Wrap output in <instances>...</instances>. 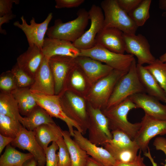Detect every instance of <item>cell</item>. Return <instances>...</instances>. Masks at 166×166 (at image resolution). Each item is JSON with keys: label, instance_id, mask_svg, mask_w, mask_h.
Masks as SVG:
<instances>
[{"label": "cell", "instance_id": "e575fe53", "mask_svg": "<svg viewBox=\"0 0 166 166\" xmlns=\"http://www.w3.org/2000/svg\"><path fill=\"white\" fill-rule=\"evenodd\" d=\"M111 132L113 138L107 143L117 148L139 149L136 142L123 132L115 130L111 131Z\"/></svg>", "mask_w": 166, "mask_h": 166}, {"label": "cell", "instance_id": "e0dca14e", "mask_svg": "<svg viewBox=\"0 0 166 166\" xmlns=\"http://www.w3.org/2000/svg\"><path fill=\"white\" fill-rule=\"evenodd\" d=\"M137 108L142 109L146 114L154 118L166 120V105L156 98L145 93L133 94L129 97Z\"/></svg>", "mask_w": 166, "mask_h": 166}, {"label": "cell", "instance_id": "ab89813d", "mask_svg": "<svg viewBox=\"0 0 166 166\" xmlns=\"http://www.w3.org/2000/svg\"><path fill=\"white\" fill-rule=\"evenodd\" d=\"M55 7L57 9L72 8L79 6L84 0H56Z\"/></svg>", "mask_w": 166, "mask_h": 166}, {"label": "cell", "instance_id": "5bb4252c", "mask_svg": "<svg viewBox=\"0 0 166 166\" xmlns=\"http://www.w3.org/2000/svg\"><path fill=\"white\" fill-rule=\"evenodd\" d=\"M53 17L52 13H49L45 19L42 22H36L33 17L28 24L23 16L21 17L22 23L18 21L14 22L16 27L21 29L26 37L29 46H37L42 49L45 39V36L48 29V26Z\"/></svg>", "mask_w": 166, "mask_h": 166}, {"label": "cell", "instance_id": "f6af8a7d", "mask_svg": "<svg viewBox=\"0 0 166 166\" xmlns=\"http://www.w3.org/2000/svg\"><path fill=\"white\" fill-rule=\"evenodd\" d=\"M15 17L12 13L5 14L0 17V32L1 34H6V31L2 29V25L4 24L9 22L10 21Z\"/></svg>", "mask_w": 166, "mask_h": 166}, {"label": "cell", "instance_id": "3957f363", "mask_svg": "<svg viewBox=\"0 0 166 166\" xmlns=\"http://www.w3.org/2000/svg\"><path fill=\"white\" fill-rule=\"evenodd\" d=\"M128 71L113 69L89 88L84 97L87 102L94 108L105 109L117 83Z\"/></svg>", "mask_w": 166, "mask_h": 166}, {"label": "cell", "instance_id": "52a82bcc", "mask_svg": "<svg viewBox=\"0 0 166 166\" xmlns=\"http://www.w3.org/2000/svg\"><path fill=\"white\" fill-rule=\"evenodd\" d=\"M80 56H85L98 61L111 67L114 69L128 71L135 59L130 54L117 53L96 44L92 48L80 50Z\"/></svg>", "mask_w": 166, "mask_h": 166}, {"label": "cell", "instance_id": "277c9868", "mask_svg": "<svg viewBox=\"0 0 166 166\" xmlns=\"http://www.w3.org/2000/svg\"><path fill=\"white\" fill-rule=\"evenodd\" d=\"M58 95L64 112L80 127L82 134L84 135L87 130L89 124L86 100L83 97L67 89Z\"/></svg>", "mask_w": 166, "mask_h": 166}, {"label": "cell", "instance_id": "9c48e42d", "mask_svg": "<svg viewBox=\"0 0 166 166\" xmlns=\"http://www.w3.org/2000/svg\"><path fill=\"white\" fill-rule=\"evenodd\" d=\"M140 122V127L133 140L139 150L144 153L147 152L152 138L166 134V120L156 119L145 114Z\"/></svg>", "mask_w": 166, "mask_h": 166}, {"label": "cell", "instance_id": "2e32d148", "mask_svg": "<svg viewBox=\"0 0 166 166\" xmlns=\"http://www.w3.org/2000/svg\"><path fill=\"white\" fill-rule=\"evenodd\" d=\"M75 59L82 70L90 88L113 69L107 65L88 57L79 56Z\"/></svg>", "mask_w": 166, "mask_h": 166}, {"label": "cell", "instance_id": "4dcf8cb0", "mask_svg": "<svg viewBox=\"0 0 166 166\" xmlns=\"http://www.w3.org/2000/svg\"><path fill=\"white\" fill-rule=\"evenodd\" d=\"M104 148L111 154L117 162L128 163L134 161L137 156L139 148H122L113 146L108 143Z\"/></svg>", "mask_w": 166, "mask_h": 166}, {"label": "cell", "instance_id": "bcb514c9", "mask_svg": "<svg viewBox=\"0 0 166 166\" xmlns=\"http://www.w3.org/2000/svg\"><path fill=\"white\" fill-rule=\"evenodd\" d=\"M14 139L4 136L0 134V154L5 147L11 143Z\"/></svg>", "mask_w": 166, "mask_h": 166}, {"label": "cell", "instance_id": "8992f818", "mask_svg": "<svg viewBox=\"0 0 166 166\" xmlns=\"http://www.w3.org/2000/svg\"><path fill=\"white\" fill-rule=\"evenodd\" d=\"M104 20L103 28H114L125 34H136L138 27L117 0H104L101 3Z\"/></svg>", "mask_w": 166, "mask_h": 166}, {"label": "cell", "instance_id": "816d5d0a", "mask_svg": "<svg viewBox=\"0 0 166 166\" xmlns=\"http://www.w3.org/2000/svg\"><path fill=\"white\" fill-rule=\"evenodd\" d=\"M159 59L162 62H166V52L160 56Z\"/></svg>", "mask_w": 166, "mask_h": 166}, {"label": "cell", "instance_id": "8d00e7d4", "mask_svg": "<svg viewBox=\"0 0 166 166\" xmlns=\"http://www.w3.org/2000/svg\"><path fill=\"white\" fill-rule=\"evenodd\" d=\"M17 88L16 81L11 70L7 71L1 74L0 92L11 93Z\"/></svg>", "mask_w": 166, "mask_h": 166}, {"label": "cell", "instance_id": "9a60e30c", "mask_svg": "<svg viewBox=\"0 0 166 166\" xmlns=\"http://www.w3.org/2000/svg\"><path fill=\"white\" fill-rule=\"evenodd\" d=\"M10 144L14 147L27 150L31 154L37 162V166H45L46 160L44 151L36 140L34 131L23 127Z\"/></svg>", "mask_w": 166, "mask_h": 166}, {"label": "cell", "instance_id": "8fae6325", "mask_svg": "<svg viewBox=\"0 0 166 166\" xmlns=\"http://www.w3.org/2000/svg\"><path fill=\"white\" fill-rule=\"evenodd\" d=\"M38 105L44 109L52 117L59 118L66 124L71 136L74 135V128L82 134L80 127L64 113L61 105L59 95H46L32 92Z\"/></svg>", "mask_w": 166, "mask_h": 166}, {"label": "cell", "instance_id": "74e56055", "mask_svg": "<svg viewBox=\"0 0 166 166\" xmlns=\"http://www.w3.org/2000/svg\"><path fill=\"white\" fill-rule=\"evenodd\" d=\"M59 147L57 153L58 166H71V160L69 150L63 137L56 142Z\"/></svg>", "mask_w": 166, "mask_h": 166}, {"label": "cell", "instance_id": "5b68a950", "mask_svg": "<svg viewBox=\"0 0 166 166\" xmlns=\"http://www.w3.org/2000/svg\"><path fill=\"white\" fill-rule=\"evenodd\" d=\"M136 65L135 59L128 71L120 79L116 85L105 109L117 105L135 94L146 93L139 79Z\"/></svg>", "mask_w": 166, "mask_h": 166}, {"label": "cell", "instance_id": "c3c4849f", "mask_svg": "<svg viewBox=\"0 0 166 166\" xmlns=\"http://www.w3.org/2000/svg\"><path fill=\"white\" fill-rule=\"evenodd\" d=\"M144 155L145 156L148 158L152 166H158L157 164L155 162L151 155L149 147L148 148L147 152L144 153Z\"/></svg>", "mask_w": 166, "mask_h": 166}, {"label": "cell", "instance_id": "1f68e13d", "mask_svg": "<svg viewBox=\"0 0 166 166\" xmlns=\"http://www.w3.org/2000/svg\"><path fill=\"white\" fill-rule=\"evenodd\" d=\"M23 126L19 121L0 114V134L15 139Z\"/></svg>", "mask_w": 166, "mask_h": 166}, {"label": "cell", "instance_id": "d6a6232c", "mask_svg": "<svg viewBox=\"0 0 166 166\" xmlns=\"http://www.w3.org/2000/svg\"><path fill=\"white\" fill-rule=\"evenodd\" d=\"M152 1L142 0L140 4L128 14L138 27L143 26L150 17Z\"/></svg>", "mask_w": 166, "mask_h": 166}, {"label": "cell", "instance_id": "f1b7e54d", "mask_svg": "<svg viewBox=\"0 0 166 166\" xmlns=\"http://www.w3.org/2000/svg\"><path fill=\"white\" fill-rule=\"evenodd\" d=\"M33 157L30 153L20 152L10 144L0 156V166H22L26 161Z\"/></svg>", "mask_w": 166, "mask_h": 166}, {"label": "cell", "instance_id": "7bdbcfd3", "mask_svg": "<svg viewBox=\"0 0 166 166\" xmlns=\"http://www.w3.org/2000/svg\"><path fill=\"white\" fill-rule=\"evenodd\" d=\"M141 151L140 150L136 159L133 161L128 163L117 162L115 166H147L144 162V158L141 156Z\"/></svg>", "mask_w": 166, "mask_h": 166}, {"label": "cell", "instance_id": "ffe728a7", "mask_svg": "<svg viewBox=\"0 0 166 166\" xmlns=\"http://www.w3.org/2000/svg\"><path fill=\"white\" fill-rule=\"evenodd\" d=\"M124 33L114 28H103L96 37V44H98L112 52L124 54L125 45Z\"/></svg>", "mask_w": 166, "mask_h": 166}, {"label": "cell", "instance_id": "4316f807", "mask_svg": "<svg viewBox=\"0 0 166 166\" xmlns=\"http://www.w3.org/2000/svg\"><path fill=\"white\" fill-rule=\"evenodd\" d=\"M62 134L70 155L71 166H86L89 156L72 138L69 131L63 130Z\"/></svg>", "mask_w": 166, "mask_h": 166}, {"label": "cell", "instance_id": "ee69618b", "mask_svg": "<svg viewBox=\"0 0 166 166\" xmlns=\"http://www.w3.org/2000/svg\"><path fill=\"white\" fill-rule=\"evenodd\" d=\"M153 145L157 150L162 151L166 156V139L162 137H158L156 138L153 142ZM165 164L164 166H166V159Z\"/></svg>", "mask_w": 166, "mask_h": 166}, {"label": "cell", "instance_id": "ba28073f", "mask_svg": "<svg viewBox=\"0 0 166 166\" xmlns=\"http://www.w3.org/2000/svg\"><path fill=\"white\" fill-rule=\"evenodd\" d=\"M89 118L88 129L89 140L97 145H104L113 136L108 119L100 109L93 107L87 102Z\"/></svg>", "mask_w": 166, "mask_h": 166}, {"label": "cell", "instance_id": "b9f144b4", "mask_svg": "<svg viewBox=\"0 0 166 166\" xmlns=\"http://www.w3.org/2000/svg\"><path fill=\"white\" fill-rule=\"evenodd\" d=\"M142 0H117L121 8L128 14L137 7Z\"/></svg>", "mask_w": 166, "mask_h": 166}, {"label": "cell", "instance_id": "484cf974", "mask_svg": "<svg viewBox=\"0 0 166 166\" xmlns=\"http://www.w3.org/2000/svg\"><path fill=\"white\" fill-rule=\"evenodd\" d=\"M89 88L82 70L77 64L69 74L65 89L70 90L84 97Z\"/></svg>", "mask_w": 166, "mask_h": 166}, {"label": "cell", "instance_id": "7a4b0ae2", "mask_svg": "<svg viewBox=\"0 0 166 166\" xmlns=\"http://www.w3.org/2000/svg\"><path fill=\"white\" fill-rule=\"evenodd\" d=\"M77 15L74 20L66 22L60 19L55 20L54 25L48 28V37L72 43L79 39L85 32L89 19L88 11L84 8L79 9Z\"/></svg>", "mask_w": 166, "mask_h": 166}, {"label": "cell", "instance_id": "d590c367", "mask_svg": "<svg viewBox=\"0 0 166 166\" xmlns=\"http://www.w3.org/2000/svg\"><path fill=\"white\" fill-rule=\"evenodd\" d=\"M11 71L14 75L18 88H30L34 79L21 69L16 63Z\"/></svg>", "mask_w": 166, "mask_h": 166}, {"label": "cell", "instance_id": "f546056e", "mask_svg": "<svg viewBox=\"0 0 166 166\" xmlns=\"http://www.w3.org/2000/svg\"><path fill=\"white\" fill-rule=\"evenodd\" d=\"M0 114L9 117L21 123L23 117L20 113L17 101L11 93L0 92Z\"/></svg>", "mask_w": 166, "mask_h": 166}, {"label": "cell", "instance_id": "f35d334b", "mask_svg": "<svg viewBox=\"0 0 166 166\" xmlns=\"http://www.w3.org/2000/svg\"><path fill=\"white\" fill-rule=\"evenodd\" d=\"M59 147L56 142L44 150L46 156V164L45 166H58V157L57 153Z\"/></svg>", "mask_w": 166, "mask_h": 166}, {"label": "cell", "instance_id": "681fc988", "mask_svg": "<svg viewBox=\"0 0 166 166\" xmlns=\"http://www.w3.org/2000/svg\"><path fill=\"white\" fill-rule=\"evenodd\" d=\"M37 163L34 157L26 161L22 166H37Z\"/></svg>", "mask_w": 166, "mask_h": 166}, {"label": "cell", "instance_id": "4fadbf2b", "mask_svg": "<svg viewBox=\"0 0 166 166\" xmlns=\"http://www.w3.org/2000/svg\"><path fill=\"white\" fill-rule=\"evenodd\" d=\"M125 45V52L135 56L137 64H151L155 61V57L150 51V44L146 38L141 34H127L124 33Z\"/></svg>", "mask_w": 166, "mask_h": 166}, {"label": "cell", "instance_id": "f907efd6", "mask_svg": "<svg viewBox=\"0 0 166 166\" xmlns=\"http://www.w3.org/2000/svg\"><path fill=\"white\" fill-rule=\"evenodd\" d=\"M160 9L166 10V0H160L159 1Z\"/></svg>", "mask_w": 166, "mask_h": 166}, {"label": "cell", "instance_id": "7402d4cb", "mask_svg": "<svg viewBox=\"0 0 166 166\" xmlns=\"http://www.w3.org/2000/svg\"><path fill=\"white\" fill-rule=\"evenodd\" d=\"M44 57L41 49L36 46H29L25 52L17 57L16 63L21 69L34 79Z\"/></svg>", "mask_w": 166, "mask_h": 166}, {"label": "cell", "instance_id": "83f0119b", "mask_svg": "<svg viewBox=\"0 0 166 166\" xmlns=\"http://www.w3.org/2000/svg\"><path fill=\"white\" fill-rule=\"evenodd\" d=\"M54 122L48 113L38 105L28 116L23 117L21 123L28 130L33 131L42 124Z\"/></svg>", "mask_w": 166, "mask_h": 166}, {"label": "cell", "instance_id": "d4e9b609", "mask_svg": "<svg viewBox=\"0 0 166 166\" xmlns=\"http://www.w3.org/2000/svg\"><path fill=\"white\" fill-rule=\"evenodd\" d=\"M11 93L18 103L20 113L25 117L38 105L30 88H17Z\"/></svg>", "mask_w": 166, "mask_h": 166}, {"label": "cell", "instance_id": "603a6c76", "mask_svg": "<svg viewBox=\"0 0 166 166\" xmlns=\"http://www.w3.org/2000/svg\"><path fill=\"white\" fill-rule=\"evenodd\" d=\"M136 69L139 80L146 93L166 103L165 93L153 75L143 65L137 64Z\"/></svg>", "mask_w": 166, "mask_h": 166}, {"label": "cell", "instance_id": "30bf717a", "mask_svg": "<svg viewBox=\"0 0 166 166\" xmlns=\"http://www.w3.org/2000/svg\"><path fill=\"white\" fill-rule=\"evenodd\" d=\"M88 11L90 25L82 36L73 42L80 50L91 49L96 44V37L104 27V16L101 7L93 4Z\"/></svg>", "mask_w": 166, "mask_h": 166}, {"label": "cell", "instance_id": "7c38bea8", "mask_svg": "<svg viewBox=\"0 0 166 166\" xmlns=\"http://www.w3.org/2000/svg\"><path fill=\"white\" fill-rule=\"evenodd\" d=\"M48 61L54 81L55 94L58 95L65 89L69 74L77 64L75 58L61 55L52 56Z\"/></svg>", "mask_w": 166, "mask_h": 166}, {"label": "cell", "instance_id": "ac0fdd59", "mask_svg": "<svg viewBox=\"0 0 166 166\" xmlns=\"http://www.w3.org/2000/svg\"><path fill=\"white\" fill-rule=\"evenodd\" d=\"M73 137L76 142L90 157L105 166H115L116 160L104 148L92 143L77 129L74 130Z\"/></svg>", "mask_w": 166, "mask_h": 166}, {"label": "cell", "instance_id": "836d02e7", "mask_svg": "<svg viewBox=\"0 0 166 166\" xmlns=\"http://www.w3.org/2000/svg\"><path fill=\"white\" fill-rule=\"evenodd\" d=\"M144 67L153 75L166 96V62L156 59L152 63Z\"/></svg>", "mask_w": 166, "mask_h": 166}, {"label": "cell", "instance_id": "7dc6e473", "mask_svg": "<svg viewBox=\"0 0 166 166\" xmlns=\"http://www.w3.org/2000/svg\"><path fill=\"white\" fill-rule=\"evenodd\" d=\"M86 166H105L91 157H89Z\"/></svg>", "mask_w": 166, "mask_h": 166}, {"label": "cell", "instance_id": "44dd1931", "mask_svg": "<svg viewBox=\"0 0 166 166\" xmlns=\"http://www.w3.org/2000/svg\"><path fill=\"white\" fill-rule=\"evenodd\" d=\"M45 57L49 58L56 55L65 56L75 58L79 56L80 50L72 42L49 37L45 38L41 49Z\"/></svg>", "mask_w": 166, "mask_h": 166}, {"label": "cell", "instance_id": "60d3db41", "mask_svg": "<svg viewBox=\"0 0 166 166\" xmlns=\"http://www.w3.org/2000/svg\"><path fill=\"white\" fill-rule=\"evenodd\" d=\"M19 2V0H0V17L12 13L13 4H18Z\"/></svg>", "mask_w": 166, "mask_h": 166}, {"label": "cell", "instance_id": "6da1fadb", "mask_svg": "<svg viewBox=\"0 0 166 166\" xmlns=\"http://www.w3.org/2000/svg\"><path fill=\"white\" fill-rule=\"evenodd\" d=\"M136 108L135 104L128 97L118 104L101 111L108 120L110 130L123 132L133 140L140 127L141 122L131 123L127 116L131 110Z\"/></svg>", "mask_w": 166, "mask_h": 166}, {"label": "cell", "instance_id": "cb8c5ba5", "mask_svg": "<svg viewBox=\"0 0 166 166\" xmlns=\"http://www.w3.org/2000/svg\"><path fill=\"white\" fill-rule=\"evenodd\" d=\"M33 131L36 140L44 150L50 142H56L63 137V130L55 122L42 124Z\"/></svg>", "mask_w": 166, "mask_h": 166}, {"label": "cell", "instance_id": "d6986e66", "mask_svg": "<svg viewBox=\"0 0 166 166\" xmlns=\"http://www.w3.org/2000/svg\"><path fill=\"white\" fill-rule=\"evenodd\" d=\"M48 60L49 58L45 57L34 82L30 88L31 91L46 95H55L54 81Z\"/></svg>", "mask_w": 166, "mask_h": 166}]
</instances>
